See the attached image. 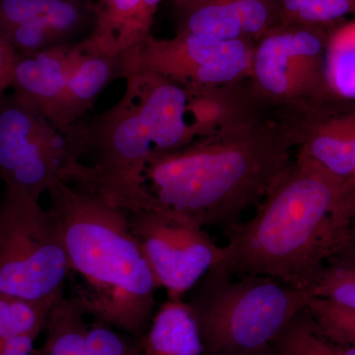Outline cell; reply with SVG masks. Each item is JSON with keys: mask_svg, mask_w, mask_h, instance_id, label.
Instances as JSON below:
<instances>
[{"mask_svg": "<svg viewBox=\"0 0 355 355\" xmlns=\"http://www.w3.org/2000/svg\"><path fill=\"white\" fill-rule=\"evenodd\" d=\"M355 190L297 153L246 223L227 228L228 242L212 270L261 275L309 292L327 263L345 253Z\"/></svg>", "mask_w": 355, "mask_h": 355, "instance_id": "1", "label": "cell"}, {"mask_svg": "<svg viewBox=\"0 0 355 355\" xmlns=\"http://www.w3.org/2000/svg\"><path fill=\"white\" fill-rule=\"evenodd\" d=\"M125 80L114 106L62 132L67 161L60 180L128 212L154 209L179 217L151 195L146 170L153 153H172L191 144L188 93L147 72Z\"/></svg>", "mask_w": 355, "mask_h": 355, "instance_id": "2", "label": "cell"}, {"mask_svg": "<svg viewBox=\"0 0 355 355\" xmlns=\"http://www.w3.org/2000/svg\"><path fill=\"white\" fill-rule=\"evenodd\" d=\"M300 139L297 123L272 114L179 150L153 153L147 188L166 209L198 227L228 228L286 174Z\"/></svg>", "mask_w": 355, "mask_h": 355, "instance_id": "3", "label": "cell"}, {"mask_svg": "<svg viewBox=\"0 0 355 355\" xmlns=\"http://www.w3.org/2000/svg\"><path fill=\"white\" fill-rule=\"evenodd\" d=\"M48 193L70 272L81 280L71 298L96 321L127 333L144 331L158 286L128 211L62 180Z\"/></svg>", "mask_w": 355, "mask_h": 355, "instance_id": "4", "label": "cell"}, {"mask_svg": "<svg viewBox=\"0 0 355 355\" xmlns=\"http://www.w3.org/2000/svg\"><path fill=\"white\" fill-rule=\"evenodd\" d=\"M237 277L210 270L191 291L187 303L200 328L202 355H275L309 292L268 277Z\"/></svg>", "mask_w": 355, "mask_h": 355, "instance_id": "5", "label": "cell"}, {"mask_svg": "<svg viewBox=\"0 0 355 355\" xmlns=\"http://www.w3.org/2000/svg\"><path fill=\"white\" fill-rule=\"evenodd\" d=\"M331 30L324 26L280 23L257 42L249 81L270 113L300 125L343 101L334 94L327 76V46Z\"/></svg>", "mask_w": 355, "mask_h": 355, "instance_id": "6", "label": "cell"}, {"mask_svg": "<svg viewBox=\"0 0 355 355\" xmlns=\"http://www.w3.org/2000/svg\"><path fill=\"white\" fill-rule=\"evenodd\" d=\"M69 261L50 210L17 189L0 200V294L53 306L64 297Z\"/></svg>", "mask_w": 355, "mask_h": 355, "instance_id": "7", "label": "cell"}, {"mask_svg": "<svg viewBox=\"0 0 355 355\" xmlns=\"http://www.w3.org/2000/svg\"><path fill=\"white\" fill-rule=\"evenodd\" d=\"M254 46L251 41H222L191 33L176 32L169 39L151 35L120 55L119 79L147 72L184 87L241 80L251 74Z\"/></svg>", "mask_w": 355, "mask_h": 355, "instance_id": "8", "label": "cell"}, {"mask_svg": "<svg viewBox=\"0 0 355 355\" xmlns=\"http://www.w3.org/2000/svg\"><path fill=\"white\" fill-rule=\"evenodd\" d=\"M64 133L21 96H0V181L34 200L60 180Z\"/></svg>", "mask_w": 355, "mask_h": 355, "instance_id": "9", "label": "cell"}, {"mask_svg": "<svg viewBox=\"0 0 355 355\" xmlns=\"http://www.w3.org/2000/svg\"><path fill=\"white\" fill-rule=\"evenodd\" d=\"M128 223L153 273L169 300H183L220 261L222 247L202 228L165 212H128Z\"/></svg>", "mask_w": 355, "mask_h": 355, "instance_id": "10", "label": "cell"}, {"mask_svg": "<svg viewBox=\"0 0 355 355\" xmlns=\"http://www.w3.org/2000/svg\"><path fill=\"white\" fill-rule=\"evenodd\" d=\"M177 33L257 43L279 23L277 0H180Z\"/></svg>", "mask_w": 355, "mask_h": 355, "instance_id": "11", "label": "cell"}, {"mask_svg": "<svg viewBox=\"0 0 355 355\" xmlns=\"http://www.w3.org/2000/svg\"><path fill=\"white\" fill-rule=\"evenodd\" d=\"M184 88L188 93L187 112L193 141L275 114L254 94L249 77L218 85Z\"/></svg>", "mask_w": 355, "mask_h": 355, "instance_id": "12", "label": "cell"}, {"mask_svg": "<svg viewBox=\"0 0 355 355\" xmlns=\"http://www.w3.org/2000/svg\"><path fill=\"white\" fill-rule=\"evenodd\" d=\"M84 48L83 39L34 55L17 53L11 86L13 92L31 103L51 121L53 110Z\"/></svg>", "mask_w": 355, "mask_h": 355, "instance_id": "13", "label": "cell"}, {"mask_svg": "<svg viewBox=\"0 0 355 355\" xmlns=\"http://www.w3.org/2000/svg\"><path fill=\"white\" fill-rule=\"evenodd\" d=\"M163 0H91L92 27L89 46L112 55H121L151 36L158 7Z\"/></svg>", "mask_w": 355, "mask_h": 355, "instance_id": "14", "label": "cell"}, {"mask_svg": "<svg viewBox=\"0 0 355 355\" xmlns=\"http://www.w3.org/2000/svg\"><path fill=\"white\" fill-rule=\"evenodd\" d=\"M84 42V51L57 103L51 121L64 132L83 120L96 98L120 73V55L96 50Z\"/></svg>", "mask_w": 355, "mask_h": 355, "instance_id": "15", "label": "cell"}, {"mask_svg": "<svg viewBox=\"0 0 355 355\" xmlns=\"http://www.w3.org/2000/svg\"><path fill=\"white\" fill-rule=\"evenodd\" d=\"M92 21L91 0H62L38 17L18 26L2 39L19 55H34L79 42L74 39L86 24L92 27Z\"/></svg>", "mask_w": 355, "mask_h": 355, "instance_id": "16", "label": "cell"}, {"mask_svg": "<svg viewBox=\"0 0 355 355\" xmlns=\"http://www.w3.org/2000/svg\"><path fill=\"white\" fill-rule=\"evenodd\" d=\"M146 355H202L197 319L183 300H169L153 318L144 340Z\"/></svg>", "mask_w": 355, "mask_h": 355, "instance_id": "17", "label": "cell"}, {"mask_svg": "<svg viewBox=\"0 0 355 355\" xmlns=\"http://www.w3.org/2000/svg\"><path fill=\"white\" fill-rule=\"evenodd\" d=\"M85 316L73 299L60 298L44 324L46 355H89Z\"/></svg>", "mask_w": 355, "mask_h": 355, "instance_id": "18", "label": "cell"}, {"mask_svg": "<svg viewBox=\"0 0 355 355\" xmlns=\"http://www.w3.org/2000/svg\"><path fill=\"white\" fill-rule=\"evenodd\" d=\"M327 76L334 94L355 103V19L333 28L326 55Z\"/></svg>", "mask_w": 355, "mask_h": 355, "instance_id": "19", "label": "cell"}, {"mask_svg": "<svg viewBox=\"0 0 355 355\" xmlns=\"http://www.w3.org/2000/svg\"><path fill=\"white\" fill-rule=\"evenodd\" d=\"M279 23L334 28L355 19V0H277Z\"/></svg>", "mask_w": 355, "mask_h": 355, "instance_id": "20", "label": "cell"}, {"mask_svg": "<svg viewBox=\"0 0 355 355\" xmlns=\"http://www.w3.org/2000/svg\"><path fill=\"white\" fill-rule=\"evenodd\" d=\"M275 349L292 355H355V345L331 342L318 333L305 309L292 320Z\"/></svg>", "mask_w": 355, "mask_h": 355, "instance_id": "21", "label": "cell"}, {"mask_svg": "<svg viewBox=\"0 0 355 355\" xmlns=\"http://www.w3.org/2000/svg\"><path fill=\"white\" fill-rule=\"evenodd\" d=\"M53 306L0 294V347L23 335L39 336Z\"/></svg>", "mask_w": 355, "mask_h": 355, "instance_id": "22", "label": "cell"}, {"mask_svg": "<svg viewBox=\"0 0 355 355\" xmlns=\"http://www.w3.org/2000/svg\"><path fill=\"white\" fill-rule=\"evenodd\" d=\"M309 294L355 310V261L338 258L327 263L313 282Z\"/></svg>", "mask_w": 355, "mask_h": 355, "instance_id": "23", "label": "cell"}, {"mask_svg": "<svg viewBox=\"0 0 355 355\" xmlns=\"http://www.w3.org/2000/svg\"><path fill=\"white\" fill-rule=\"evenodd\" d=\"M305 310L318 333L331 342L355 345V310L312 295L306 300Z\"/></svg>", "mask_w": 355, "mask_h": 355, "instance_id": "24", "label": "cell"}, {"mask_svg": "<svg viewBox=\"0 0 355 355\" xmlns=\"http://www.w3.org/2000/svg\"><path fill=\"white\" fill-rule=\"evenodd\" d=\"M62 0H0V37L38 17Z\"/></svg>", "mask_w": 355, "mask_h": 355, "instance_id": "25", "label": "cell"}, {"mask_svg": "<svg viewBox=\"0 0 355 355\" xmlns=\"http://www.w3.org/2000/svg\"><path fill=\"white\" fill-rule=\"evenodd\" d=\"M89 355H139V349L114 330L96 321L87 331Z\"/></svg>", "mask_w": 355, "mask_h": 355, "instance_id": "26", "label": "cell"}, {"mask_svg": "<svg viewBox=\"0 0 355 355\" xmlns=\"http://www.w3.org/2000/svg\"><path fill=\"white\" fill-rule=\"evenodd\" d=\"M17 53L6 40L0 37V96L12 86L13 71Z\"/></svg>", "mask_w": 355, "mask_h": 355, "instance_id": "27", "label": "cell"}, {"mask_svg": "<svg viewBox=\"0 0 355 355\" xmlns=\"http://www.w3.org/2000/svg\"><path fill=\"white\" fill-rule=\"evenodd\" d=\"M38 336L23 335L11 338L0 347V355H31Z\"/></svg>", "mask_w": 355, "mask_h": 355, "instance_id": "28", "label": "cell"}, {"mask_svg": "<svg viewBox=\"0 0 355 355\" xmlns=\"http://www.w3.org/2000/svg\"><path fill=\"white\" fill-rule=\"evenodd\" d=\"M343 120L352 146V159H354V176L352 184L355 190V103L345 102L343 107Z\"/></svg>", "mask_w": 355, "mask_h": 355, "instance_id": "29", "label": "cell"}, {"mask_svg": "<svg viewBox=\"0 0 355 355\" xmlns=\"http://www.w3.org/2000/svg\"><path fill=\"white\" fill-rule=\"evenodd\" d=\"M340 258L355 261V209L352 221H350L347 248H345V253Z\"/></svg>", "mask_w": 355, "mask_h": 355, "instance_id": "30", "label": "cell"}, {"mask_svg": "<svg viewBox=\"0 0 355 355\" xmlns=\"http://www.w3.org/2000/svg\"><path fill=\"white\" fill-rule=\"evenodd\" d=\"M275 355H292L291 354H287L286 352H282V350L277 349V352H275Z\"/></svg>", "mask_w": 355, "mask_h": 355, "instance_id": "31", "label": "cell"}, {"mask_svg": "<svg viewBox=\"0 0 355 355\" xmlns=\"http://www.w3.org/2000/svg\"><path fill=\"white\" fill-rule=\"evenodd\" d=\"M178 1H180V0H172L173 4L177 3Z\"/></svg>", "mask_w": 355, "mask_h": 355, "instance_id": "32", "label": "cell"}]
</instances>
